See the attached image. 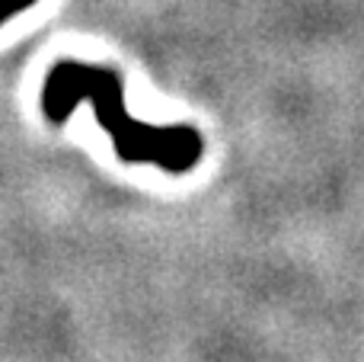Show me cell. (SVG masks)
I'll return each mask as SVG.
<instances>
[{"label":"cell","mask_w":364,"mask_h":362,"mask_svg":"<svg viewBox=\"0 0 364 362\" xmlns=\"http://www.w3.org/2000/svg\"><path fill=\"white\" fill-rule=\"evenodd\" d=\"M87 100L96 122L112 135L115 154L128 164H157L166 173H186L201 157V135L192 125H151L128 115L115 71L80 61H61L48 74L42 106L51 122H64Z\"/></svg>","instance_id":"cell-1"},{"label":"cell","mask_w":364,"mask_h":362,"mask_svg":"<svg viewBox=\"0 0 364 362\" xmlns=\"http://www.w3.org/2000/svg\"><path fill=\"white\" fill-rule=\"evenodd\" d=\"M38 0H0V23H6L10 16H16V13L29 10V6H36Z\"/></svg>","instance_id":"cell-2"}]
</instances>
